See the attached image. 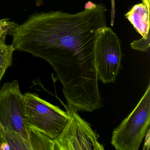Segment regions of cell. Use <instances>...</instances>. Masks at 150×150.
<instances>
[{
    "label": "cell",
    "mask_w": 150,
    "mask_h": 150,
    "mask_svg": "<svg viewBox=\"0 0 150 150\" xmlns=\"http://www.w3.org/2000/svg\"><path fill=\"white\" fill-rule=\"evenodd\" d=\"M106 10L99 4L75 14L35 13L18 25L13 35L16 50L41 58L52 66L67 105L78 111L91 112L104 104L94 49L97 30L107 26Z\"/></svg>",
    "instance_id": "6da1fadb"
},
{
    "label": "cell",
    "mask_w": 150,
    "mask_h": 150,
    "mask_svg": "<svg viewBox=\"0 0 150 150\" xmlns=\"http://www.w3.org/2000/svg\"><path fill=\"white\" fill-rule=\"evenodd\" d=\"M23 109L26 125L53 140L59 136L68 121L67 111L42 99L35 93L23 94Z\"/></svg>",
    "instance_id": "7a4b0ae2"
},
{
    "label": "cell",
    "mask_w": 150,
    "mask_h": 150,
    "mask_svg": "<svg viewBox=\"0 0 150 150\" xmlns=\"http://www.w3.org/2000/svg\"><path fill=\"white\" fill-rule=\"evenodd\" d=\"M150 85L132 112L114 130L111 144L117 150H138L150 127Z\"/></svg>",
    "instance_id": "3957f363"
},
{
    "label": "cell",
    "mask_w": 150,
    "mask_h": 150,
    "mask_svg": "<svg viewBox=\"0 0 150 150\" xmlns=\"http://www.w3.org/2000/svg\"><path fill=\"white\" fill-rule=\"evenodd\" d=\"M94 52L98 80L104 84L115 82L122 67V51L111 28L106 26L97 30Z\"/></svg>",
    "instance_id": "277c9868"
},
{
    "label": "cell",
    "mask_w": 150,
    "mask_h": 150,
    "mask_svg": "<svg viewBox=\"0 0 150 150\" xmlns=\"http://www.w3.org/2000/svg\"><path fill=\"white\" fill-rule=\"evenodd\" d=\"M62 103L66 110L68 119L62 132L54 139L55 150H104V146L98 141V135L91 125L80 116L77 110Z\"/></svg>",
    "instance_id": "5b68a950"
},
{
    "label": "cell",
    "mask_w": 150,
    "mask_h": 150,
    "mask_svg": "<svg viewBox=\"0 0 150 150\" xmlns=\"http://www.w3.org/2000/svg\"><path fill=\"white\" fill-rule=\"evenodd\" d=\"M23 96L18 81L3 84L0 88V121L2 129L18 133L30 142L24 120Z\"/></svg>",
    "instance_id": "8992f818"
},
{
    "label": "cell",
    "mask_w": 150,
    "mask_h": 150,
    "mask_svg": "<svg viewBox=\"0 0 150 150\" xmlns=\"http://www.w3.org/2000/svg\"><path fill=\"white\" fill-rule=\"evenodd\" d=\"M150 9L144 3L137 4L125 14L126 19L144 38L150 35Z\"/></svg>",
    "instance_id": "52a82bcc"
},
{
    "label": "cell",
    "mask_w": 150,
    "mask_h": 150,
    "mask_svg": "<svg viewBox=\"0 0 150 150\" xmlns=\"http://www.w3.org/2000/svg\"><path fill=\"white\" fill-rule=\"evenodd\" d=\"M28 127L32 150H55L53 139L36 129Z\"/></svg>",
    "instance_id": "ba28073f"
},
{
    "label": "cell",
    "mask_w": 150,
    "mask_h": 150,
    "mask_svg": "<svg viewBox=\"0 0 150 150\" xmlns=\"http://www.w3.org/2000/svg\"><path fill=\"white\" fill-rule=\"evenodd\" d=\"M15 50L13 45L0 41V82L7 70L12 65L13 54Z\"/></svg>",
    "instance_id": "9c48e42d"
},
{
    "label": "cell",
    "mask_w": 150,
    "mask_h": 150,
    "mask_svg": "<svg viewBox=\"0 0 150 150\" xmlns=\"http://www.w3.org/2000/svg\"><path fill=\"white\" fill-rule=\"evenodd\" d=\"M18 24L7 18L0 20V41L6 42L8 35L13 36Z\"/></svg>",
    "instance_id": "30bf717a"
},
{
    "label": "cell",
    "mask_w": 150,
    "mask_h": 150,
    "mask_svg": "<svg viewBox=\"0 0 150 150\" xmlns=\"http://www.w3.org/2000/svg\"><path fill=\"white\" fill-rule=\"evenodd\" d=\"M150 35L146 38H142L139 40L133 41L131 43V47L139 52H147L150 49Z\"/></svg>",
    "instance_id": "8fae6325"
},
{
    "label": "cell",
    "mask_w": 150,
    "mask_h": 150,
    "mask_svg": "<svg viewBox=\"0 0 150 150\" xmlns=\"http://www.w3.org/2000/svg\"><path fill=\"white\" fill-rule=\"evenodd\" d=\"M144 144L143 150H149L150 144V129H148L146 134Z\"/></svg>",
    "instance_id": "7c38bea8"
},
{
    "label": "cell",
    "mask_w": 150,
    "mask_h": 150,
    "mask_svg": "<svg viewBox=\"0 0 150 150\" xmlns=\"http://www.w3.org/2000/svg\"><path fill=\"white\" fill-rule=\"evenodd\" d=\"M115 0H111V20H110V24L111 26H113L115 23Z\"/></svg>",
    "instance_id": "4fadbf2b"
},
{
    "label": "cell",
    "mask_w": 150,
    "mask_h": 150,
    "mask_svg": "<svg viewBox=\"0 0 150 150\" xmlns=\"http://www.w3.org/2000/svg\"><path fill=\"white\" fill-rule=\"evenodd\" d=\"M97 6V4H94L91 1H88L86 3L85 5V9H92V8H95Z\"/></svg>",
    "instance_id": "5bb4252c"
},
{
    "label": "cell",
    "mask_w": 150,
    "mask_h": 150,
    "mask_svg": "<svg viewBox=\"0 0 150 150\" xmlns=\"http://www.w3.org/2000/svg\"><path fill=\"white\" fill-rule=\"evenodd\" d=\"M143 3L145 4L147 6V8L150 9V0H142Z\"/></svg>",
    "instance_id": "9a60e30c"
},
{
    "label": "cell",
    "mask_w": 150,
    "mask_h": 150,
    "mask_svg": "<svg viewBox=\"0 0 150 150\" xmlns=\"http://www.w3.org/2000/svg\"><path fill=\"white\" fill-rule=\"evenodd\" d=\"M44 0H36V5L37 6H40L43 3Z\"/></svg>",
    "instance_id": "2e32d148"
},
{
    "label": "cell",
    "mask_w": 150,
    "mask_h": 150,
    "mask_svg": "<svg viewBox=\"0 0 150 150\" xmlns=\"http://www.w3.org/2000/svg\"><path fill=\"white\" fill-rule=\"evenodd\" d=\"M2 129V125H1V121H0V133H1V129Z\"/></svg>",
    "instance_id": "e0dca14e"
}]
</instances>
